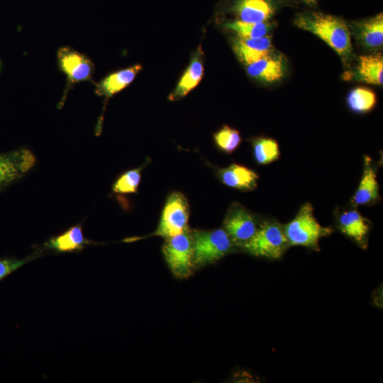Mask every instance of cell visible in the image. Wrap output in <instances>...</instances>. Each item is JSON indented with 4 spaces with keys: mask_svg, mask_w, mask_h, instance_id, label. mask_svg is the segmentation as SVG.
Returning <instances> with one entry per match:
<instances>
[{
    "mask_svg": "<svg viewBox=\"0 0 383 383\" xmlns=\"http://www.w3.org/2000/svg\"><path fill=\"white\" fill-rule=\"evenodd\" d=\"M295 25L309 31L326 43L343 60L348 61L352 52L350 30L340 18L320 12L298 15Z\"/></svg>",
    "mask_w": 383,
    "mask_h": 383,
    "instance_id": "cell-1",
    "label": "cell"
},
{
    "mask_svg": "<svg viewBox=\"0 0 383 383\" xmlns=\"http://www.w3.org/2000/svg\"><path fill=\"white\" fill-rule=\"evenodd\" d=\"M284 230L289 246H304L314 250H319L320 239L333 231L318 222L309 203L301 207L296 216L284 226Z\"/></svg>",
    "mask_w": 383,
    "mask_h": 383,
    "instance_id": "cell-2",
    "label": "cell"
},
{
    "mask_svg": "<svg viewBox=\"0 0 383 383\" xmlns=\"http://www.w3.org/2000/svg\"><path fill=\"white\" fill-rule=\"evenodd\" d=\"M56 58L58 70L66 77L65 87L59 105L61 107L69 91L76 84L93 82L95 65L87 54L67 45L58 48Z\"/></svg>",
    "mask_w": 383,
    "mask_h": 383,
    "instance_id": "cell-3",
    "label": "cell"
},
{
    "mask_svg": "<svg viewBox=\"0 0 383 383\" xmlns=\"http://www.w3.org/2000/svg\"><path fill=\"white\" fill-rule=\"evenodd\" d=\"M248 254L270 260L280 258L289 247L284 226L274 221H265L253 236L241 245Z\"/></svg>",
    "mask_w": 383,
    "mask_h": 383,
    "instance_id": "cell-4",
    "label": "cell"
},
{
    "mask_svg": "<svg viewBox=\"0 0 383 383\" xmlns=\"http://www.w3.org/2000/svg\"><path fill=\"white\" fill-rule=\"evenodd\" d=\"M194 267L213 263L233 250V243L223 228L192 231Z\"/></svg>",
    "mask_w": 383,
    "mask_h": 383,
    "instance_id": "cell-5",
    "label": "cell"
},
{
    "mask_svg": "<svg viewBox=\"0 0 383 383\" xmlns=\"http://www.w3.org/2000/svg\"><path fill=\"white\" fill-rule=\"evenodd\" d=\"M162 250L174 276L184 279L192 274L195 267L192 231L187 228L178 235L165 238Z\"/></svg>",
    "mask_w": 383,
    "mask_h": 383,
    "instance_id": "cell-6",
    "label": "cell"
},
{
    "mask_svg": "<svg viewBox=\"0 0 383 383\" xmlns=\"http://www.w3.org/2000/svg\"><path fill=\"white\" fill-rule=\"evenodd\" d=\"M189 216L187 198L181 192H172L167 198L157 228L150 235L167 238L178 235L189 228Z\"/></svg>",
    "mask_w": 383,
    "mask_h": 383,
    "instance_id": "cell-7",
    "label": "cell"
},
{
    "mask_svg": "<svg viewBox=\"0 0 383 383\" xmlns=\"http://www.w3.org/2000/svg\"><path fill=\"white\" fill-rule=\"evenodd\" d=\"M36 162L34 154L19 148L0 155V189L21 179Z\"/></svg>",
    "mask_w": 383,
    "mask_h": 383,
    "instance_id": "cell-8",
    "label": "cell"
},
{
    "mask_svg": "<svg viewBox=\"0 0 383 383\" xmlns=\"http://www.w3.org/2000/svg\"><path fill=\"white\" fill-rule=\"evenodd\" d=\"M259 224L250 211L239 204H235L226 215L223 229L233 243L241 246L253 236Z\"/></svg>",
    "mask_w": 383,
    "mask_h": 383,
    "instance_id": "cell-9",
    "label": "cell"
},
{
    "mask_svg": "<svg viewBox=\"0 0 383 383\" xmlns=\"http://www.w3.org/2000/svg\"><path fill=\"white\" fill-rule=\"evenodd\" d=\"M141 69V65L138 64L110 73L98 82H93L95 94L108 100L128 87Z\"/></svg>",
    "mask_w": 383,
    "mask_h": 383,
    "instance_id": "cell-10",
    "label": "cell"
},
{
    "mask_svg": "<svg viewBox=\"0 0 383 383\" xmlns=\"http://www.w3.org/2000/svg\"><path fill=\"white\" fill-rule=\"evenodd\" d=\"M233 49L238 58L248 65L274 52L271 37L265 35L260 38L236 37L233 39Z\"/></svg>",
    "mask_w": 383,
    "mask_h": 383,
    "instance_id": "cell-11",
    "label": "cell"
},
{
    "mask_svg": "<svg viewBox=\"0 0 383 383\" xmlns=\"http://www.w3.org/2000/svg\"><path fill=\"white\" fill-rule=\"evenodd\" d=\"M338 227L348 238L360 248H367L370 225L368 221L357 210H348L338 217Z\"/></svg>",
    "mask_w": 383,
    "mask_h": 383,
    "instance_id": "cell-12",
    "label": "cell"
},
{
    "mask_svg": "<svg viewBox=\"0 0 383 383\" xmlns=\"http://www.w3.org/2000/svg\"><path fill=\"white\" fill-rule=\"evenodd\" d=\"M284 59L282 55L271 54L248 65V74L263 82H274L280 80L285 72Z\"/></svg>",
    "mask_w": 383,
    "mask_h": 383,
    "instance_id": "cell-13",
    "label": "cell"
},
{
    "mask_svg": "<svg viewBox=\"0 0 383 383\" xmlns=\"http://www.w3.org/2000/svg\"><path fill=\"white\" fill-rule=\"evenodd\" d=\"M355 35L360 43L370 50H378L383 45V15L356 22L353 26Z\"/></svg>",
    "mask_w": 383,
    "mask_h": 383,
    "instance_id": "cell-14",
    "label": "cell"
},
{
    "mask_svg": "<svg viewBox=\"0 0 383 383\" xmlns=\"http://www.w3.org/2000/svg\"><path fill=\"white\" fill-rule=\"evenodd\" d=\"M233 10L240 21L248 23L266 22L274 14L270 0H238Z\"/></svg>",
    "mask_w": 383,
    "mask_h": 383,
    "instance_id": "cell-15",
    "label": "cell"
},
{
    "mask_svg": "<svg viewBox=\"0 0 383 383\" xmlns=\"http://www.w3.org/2000/svg\"><path fill=\"white\" fill-rule=\"evenodd\" d=\"M91 242L83 234L81 225H75L61 234L50 238L44 243L46 249L57 252H67L82 250Z\"/></svg>",
    "mask_w": 383,
    "mask_h": 383,
    "instance_id": "cell-16",
    "label": "cell"
},
{
    "mask_svg": "<svg viewBox=\"0 0 383 383\" xmlns=\"http://www.w3.org/2000/svg\"><path fill=\"white\" fill-rule=\"evenodd\" d=\"M218 174L225 185L242 191L254 190L259 178L254 170L238 164H231Z\"/></svg>",
    "mask_w": 383,
    "mask_h": 383,
    "instance_id": "cell-17",
    "label": "cell"
},
{
    "mask_svg": "<svg viewBox=\"0 0 383 383\" xmlns=\"http://www.w3.org/2000/svg\"><path fill=\"white\" fill-rule=\"evenodd\" d=\"M371 163V158L365 156L362 177L353 196V203L356 206L370 204L379 199L377 174Z\"/></svg>",
    "mask_w": 383,
    "mask_h": 383,
    "instance_id": "cell-18",
    "label": "cell"
},
{
    "mask_svg": "<svg viewBox=\"0 0 383 383\" xmlns=\"http://www.w3.org/2000/svg\"><path fill=\"white\" fill-rule=\"evenodd\" d=\"M202 55L199 48L175 89L170 95V100L176 101L182 99L200 82L204 74Z\"/></svg>",
    "mask_w": 383,
    "mask_h": 383,
    "instance_id": "cell-19",
    "label": "cell"
},
{
    "mask_svg": "<svg viewBox=\"0 0 383 383\" xmlns=\"http://www.w3.org/2000/svg\"><path fill=\"white\" fill-rule=\"evenodd\" d=\"M383 56L382 53L361 55L356 68L355 77L374 85L383 84Z\"/></svg>",
    "mask_w": 383,
    "mask_h": 383,
    "instance_id": "cell-20",
    "label": "cell"
},
{
    "mask_svg": "<svg viewBox=\"0 0 383 383\" xmlns=\"http://www.w3.org/2000/svg\"><path fill=\"white\" fill-rule=\"evenodd\" d=\"M225 28L233 31L240 38H260L267 35L272 28V23L268 21L248 23L237 20L226 23Z\"/></svg>",
    "mask_w": 383,
    "mask_h": 383,
    "instance_id": "cell-21",
    "label": "cell"
},
{
    "mask_svg": "<svg viewBox=\"0 0 383 383\" xmlns=\"http://www.w3.org/2000/svg\"><path fill=\"white\" fill-rule=\"evenodd\" d=\"M253 156L259 165H267L279 157L277 142L269 138H257L252 140Z\"/></svg>",
    "mask_w": 383,
    "mask_h": 383,
    "instance_id": "cell-22",
    "label": "cell"
},
{
    "mask_svg": "<svg viewBox=\"0 0 383 383\" xmlns=\"http://www.w3.org/2000/svg\"><path fill=\"white\" fill-rule=\"evenodd\" d=\"M376 102L375 93L366 87H357L353 89L347 97L349 108L356 113L370 111L374 107Z\"/></svg>",
    "mask_w": 383,
    "mask_h": 383,
    "instance_id": "cell-23",
    "label": "cell"
},
{
    "mask_svg": "<svg viewBox=\"0 0 383 383\" xmlns=\"http://www.w3.org/2000/svg\"><path fill=\"white\" fill-rule=\"evenodd\" d=\"M216 146L223 152L230 154L234 152L241 142L240 133L228 126H224L213 135Z\"/></svg>",
    "mask_w": 383,
    "mask_h": 383,
    "instance_id": "cell-24",
    "label": "cell"
},
{
    "mask_svg": "<svg viewBox=\"0 0 383 383\" xmlns=\"http://www.w3.org/2000/svg\"><path fill=\"white\" fill-rule=\"evenodd\" d=\"M141 179V168L126 171L120 175L113 184L112 190L115 193H135Z\"/></svg>",
    "mask_w": 383,
    "mask_h": 383,
    "instance_id": "cell-25",
    "label": "cell"
},
{
    "mask_svg": "<svg viewBox=\"0 0 383 383\" xmlns=\"http://www.w3.org/2000/svg\"><path fill=\"white\" fill-rule=\"evenodd\" d=\"M38 253H35L23 259L7 257L0 259V281L20 268L23 265L37 258Z\"/></svg>",
    "mask_w": 383,
    "mask_h": 383,
    "instance_id": "cell-26",
    "label": "cell"
},
{
    "mask_svg": "<svg viewBox=\"0 0 383 383\" xmlns=\"http://www.w3.org/2000/svg\"><path fill=\"white\" fill-rule=\"evenodd\" d=\"M301 1H303L304 3L307 4L315 5L316 4L318 0H301Z\"/></svg>",
    "mask_w": 383,
    "mask_h": 383,
    "instance_id": "cell-27",
    "label": "cell"
},
{
    "mask_svg": "<svg viewBox=\"0 0 383 383\" xmlns=\"http://www.w3.org/2000/svg\"><path fill=\"white\" fill-rule=\"evenodd\" d=\"M0 70H1V62H0Z\"/></svg>",
    "mask_w": 383,
    "mask_h": 383,
    "instance_id": "cell-28",
    "label": "cell"
}]
</instances>
